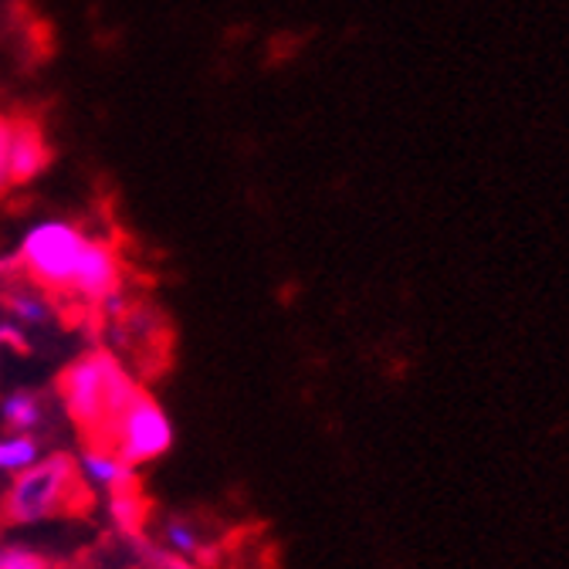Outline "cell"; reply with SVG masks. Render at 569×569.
Here are the masks:
<instances>
[{"instance_id": "obj_1", "label": "cell", "mask_w": 569, "mask_h": 569, "mask_svg": "<svg viewBox=\"0 0 569 569\" xmlns=\"http://www.w3.org/2000/svg\"><path fill=\"white\" fill-rule=\"evenodd\" d=\"M142 393L139 380L122 367L112 349H89L71 360L58 377V400L68 420L89 435V445H99L109 423Z\"/></svg>"}, {"instance_id": "obj_2", "label": "cell", "mask_w": 569, "mask_h": 569, "mask_svg": "<svg viewBox=\"0 0 569 569\" xmlns=\"http://www.w3.org/2000/svg\"><path fill=\"white\" fill-rule=\"evenodd\" d=\"M82 495L86 488H82L76 458L51 451L11 478V485L4 488V498H0V519L8 526H38V522L58 519L68 509H76L82 502Z\"/></svg>"}, {"instance_id": "obj_3", "label": "cell", "mask_w": 569, "mask_h": 569, "mask_svg": "<svg viewBox=\"0 0 569 569\" xmlns=\"http://www.w3.org/2000/svg\"><path fill=\"white\" fill-rule=\"evenodd\" d=\"M89 231L71 221H38L18 244V264L44 292H68L86 254Z\"/></svg>"}, {"instance_id": "obj_4", "label": "cell", "mask_w": 569, "mask_h": 569, "mask_svg": "<svg viewBox=\"0 0 569 569\" xmlns=\"http://www.w3.org/2000/svg\"><path fill=\"white\" fill-rule=\"evenodd\" d=\"M177 441L173 420L170 413L142 390L112 423L99 445L112 448L122 461H129L132 468H147L153 461H160Z\"/></svg>"}, {"instance_id": "obj_5", "label": "cell", "mask_w": 569, "mask_h": 569, "mask_svg": "<svg viewBox=\"0 0 569 569\" xmlns=\"http://www.w3.org/2000/svg\"><path fill=\"white\" fill-rule=\"evenodd\" d=\"M116 289H122V261H119V251H116V244L109 238L89 234L86 254L79 261L76 278H71L68 296H76L86 306H99Z\"/></svg>"}, {"instance_id": "obj_6", "label": "cell", "mask_w": 569, "mask_h": 569, "mask_svg": "<svg viewBox=\"0 0 569 569\" xmlns=\"http://www.w3.org/2000/svg\"><path fill=\"white\" fill-rule=\"evenodd\" d=\"M76 468H79V478L96 488V491H106V495H116V491H132L139 488V468H132L129 461H122L112 448L106 445H86L76 458Z\"/></svg>"}, {"instance_id": "obj_7", "label": "cell", "mask_w": 569, "mask_h": 569, "mask_svg": "<svg viewBox=\"0 0 569 569\" xmlns=\"http://www.w3.org/2000/svg\"><path fill=\"white\" fill-rule=\"evenodd\" d=\"M51 153L44 147V139L34 126H11L8 139V170H11V187L14 183H31L34 177L44 173Z\"/></svg>"}, {"instance_id": "obj_8", "label": "cell", "mask_w": 569, "mask_h": 569, "mask_svg": "<svg viewBox=\"0 0 569 569\" xmlns=\"http://www.w3.org/2000/svg\"><path fill=\"white\" fill-rule=\"evenodd\" d=\"M44 420H48V403L38 390L18 387L0 397V423L11 435H38Z\"/></svg>"}, {"instance_id": "obj_9", "label": "cell", "mask_w": 569, "mask_h": 569, "mask_svg": "<svg viewBox=\"0 0 569 569\" xmlns=\"http://www.w3.org/2000/svg\"><path fill=\"white\" fill-rule=\"evenodd\" d=\"M4 309H8V319L14 326H21L24 332L28 329H48L54 322V306L48 302L44 289H31V284H21V289H11L4 292Z\"/></svg>"}, {"instance_id": "obj_10", "label": "cell", "mask_w": 569, "mask_h": 569, "mask_svg": "<svg viewBox=\"0 0 569 569\" xmlns=\"http://www.w3.org/2000/svg\"><path fill=\"white\" fill-rule=\"evenodd\" d=\"M160 549H167L170 556H180V559H197L203 549H207V536L200 532V526L187 516H170L163 526H160Z\"/></svg>"}, {"instance_id": "obj_11", "label": "cell", "mask_w": 569, "mask_h": 569, "mask_svg": "<svg viewBox=\"0 0 569 569\" xmlns=\"http://www.w3.org/2000/svg\"><path fill=\"white\" fill-rule=\"evenodd\" d=\"M44 455V445L38 435H0V475H21Z\"/></svg>"}, {"instance_id": "obj_12", "label": "cell", "mask_w": 569, "mask_h": 569, "mask_svg": "<svg viewBox=\"0 0 569 569\" xmlns=\"http://www.w3.org/2000/svg\"><path fill=\"white\" fill-rule=\"evenodd\" d=\"M109 516L126 536H136L142 529V519H147V502H142L139 488L109 495Z\"/></svg>"}, {"instance_id": "obj_13", "label": "cell", "mask_w": 569, "mask_h": 569, "mask_svg": "<svg viewBox=\"0 0 569 569\" xmlns=\"http://www.w3.org/2000/svg\"><path fill=\"white\" fill-rule=\"evenodd\" d=\"M0 569H54V566L38 549L21 546V542H8V546H0Z\"/></svg>"}, {"instance_id": "obj_14", "label": "cell", "mask_w": 569, "mask_h": 569, "mask_svg": "<svg viewBox=\"0 0 569 569\" xmlns=\"http://www.w3.org/2000/svg\"><path fill=\"white\" fill-rule=\"evenodd\" d=\"M147 569H197V562L180 559V556H170V552L160 549V546H150V549H147Z\"/></svg>"}, {"instance_id": "obj_15", "label": "cell", "mask_w": 569, "mask_h": 569, "mask_svg": "<svg viewBox=\"0 0 569 569\" xmlns=\"http://www.w3.org/2000/svg\"><path fill=\"white\" fill-rule=\"evenodd\" d=\"M8 139H11V122L0 119V193L11 187V170H8Z\"/></svg>"}]
</instances>
